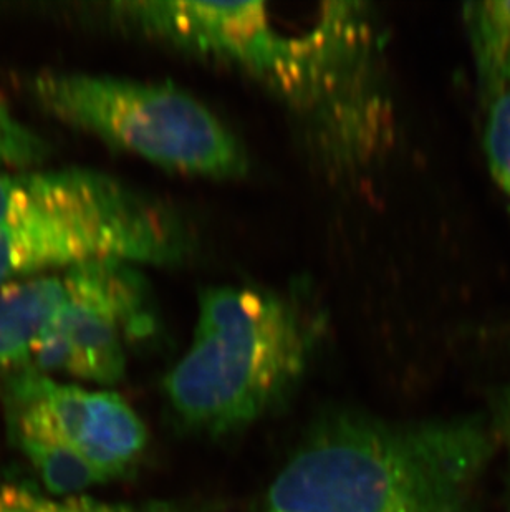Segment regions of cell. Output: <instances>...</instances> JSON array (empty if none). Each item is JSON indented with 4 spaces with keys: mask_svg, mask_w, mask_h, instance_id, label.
<instances>
[{
    "mask_svg": "<svg viewBox=\"0 0 510 512\" xmlns=\"http://www.w3.org/2000/svg\"><path fill=\"white\" fill-rule=\"evenodd\" d=\"M497 440L477 415L333 413L285 461L257 512H481Z\"/></svg>",
    "mask_w": 510,
    "mask_h": 512,
    "instance_id": "obj_1",
    "label": "cell"
},
{
    "mask_svg": "<svg viewBox=\"0 0 510 512\" xmlns=\"http://www.w3.org/2000/svg\"><path fill=\"white\" fill-rule=\"evenodd\" d=\"M188 252L176 214L108 174L0 170V287L97 261L176 264Z\"/></svg>",
    "mask_w": 510,
    "mask_h": 512,
    "instance_id": "obj_2",
    "label": "cell"
},
{
    "mask_svg": "<svg viewBox=\"0 0 510 512\" xmlns=\"http://www.w3.org/2000/svg\"><path fill=\"white\" fill-rule=\"evenodd\" d=\"M315 327L284 295L222 285L201 295L193 339L164 380L179 425L231 435L269 415L307 370Z\"/></svg>",
    "mask_w": 510,
    "mask_h": 512,
    "instance_id": "obj_3",
    "label": "cell"
},
{
    "mask_svg": "<svg viewBox=\"0 0 510 512\" xmlns=\"http://www.w3.org/2000/svg\"><path fill=\"white\" fill-rule=\"evenodd\" d=\"M27 90L55 120L154 165L214 179L246 173V153L232 131L173 83L42 70L27 80Z\"/></svg>",
    "mask_w": 510,
    "mask_h": 512,
    "instance_id": "obj_4",
    "label": "cell"
},
{
    "mask_svg": "<svg viewBox=\"0 0 510 512\" xmlns=\"http://www.w3.org/2000/svg\"><path fill=\"white\" fill-rule=\"evenodd\" d=\"M67 297L35 347L29 370L98 385L125 375L126 342L150 334V295L135 264L97 261L65 271Z\"/></svg>",
    "mask_w": 510,
    "mask_h": 512,
    "instance_id": "obj_5",
    "label": "cell"
},
{
    "mask_svg": "<svg viewBox=\"0 0 510 512\" xmlns=\"http://www.w3.org/2000/svg\"><path fill=\"white\" fill-rule=\"evenodd\" d=\"M118 19L196 54L226 60L264 78L285 95L302 85L310 68L307 37L280 32L262 2L146 0L113 5Z\"/></svg>",
    "mask_w": 510,
    "mask_h": 512,
    "instance_id": "obj_6",
    "label": "cell"
},
{
    "mask_svg": "<svg viewBox=\"0 0 510 512\" xmlns=\"http://www.w3.org/2000/svg\"><path fill=\"white\" fill-rule=\"evenodd\" d=\"M9 380L44 405L60 435L106 481L123 476L145 453V423L118 393L63 385L35 370Z\"/></svg>",
    "mask_w": 510,
    "mask_h": 512,
    "instance_id": "obj_7",
    "label": "cell"
},
{
    "mask_svg": "<svg viewBox=\"0 0 510 512\" xmlns=\"http://www.w3.org/2000/svg\"><path fill=\"white\" fill-rule=\"evenodd\" d=\"M7 397L15 411V436L45 488L57 496L73 494L106 483V478L93 468L53 423L44 405L14 383L7 382Z\"/></svg>",
    "mask_w": 510,
    "mask_h": 512,
    "instance_id": "obj_8",
    "label": "cell"
},
{
    "mask_svg": "<svg viewBox=\"0 0 510 512\" xmlns=\"http://www.w3.org/2000/svg\"><path fill=\"white\" fill-rule=\"evenodd\" d=\"M67 274H45L0 287V368L29 370L37 343L67 297Z\"/></svg>",
    "mask_w": 510,
    "mask_h": 512,
    "instance_id": "obj_9",
    "label": "cell"
},
{
    "mask_svg": "<svg viewBox=\"0 0 510 512\" xmlns=\"http://www.w3.org/2000/svg\"><path fill=\"white\" fill-rule=\"evenodd\" d=\"M462 20L484 105L510 92V0L467 2Z\"/></svg>",
    "mask_w": 510,
    "mask_h": 512,
    "instance_id": "obj_10",
    "label": "cell"
},
{
    "mask_svg": "<svg viewBox=\"0 0 510 512\" xmlns=\"http://www.w3.org/2000/svg\"><path fill=\"white\" fill-rule=\"evenodd\" d=\"M0 512H204L193 504L150 501L145 504H111L72 496L52 499L20 488L15 484H0Z\"/></svg>",
    "mask_w": 510,
    "mask_h": 512,
    "instance_id": "obj_11",
    "label": "cell"
},
{
    "mask_svg": "<svg viewBox=\"0 0 510 512\" xmlns=\"http://www.w3.org/2000/svg\"><path fill=\"white\" fill-rule=\"evenodd\" d=\"M52 145L15 115L0 95V170H34L44 165Z\"/></svg>",
    "mask_w": 510,
    "mask_h": 512,
    "instance_id": "obj_12",
    "label": "cell"
},
{
    "mask_svg": "<svg viewBox=\"0 0 510 512\" xmlns=\"http://www.w3.org/2000/svg\"><path fill=\"white\" fill-rule=\"evenodd\" d=\"M482 150L492 178L510 199V92L484 105Z\"/></svg>",
    "mask_w": 510,
    "mask_h": 512,
    "instance_id": "obj_13",
    "label": "cell"
},
{
    "mask_svg": "<svg viewBox=\"0 0 510 512\" xmlns=\"http://www.w3.org/2000/svg\"><path fill=\"white\" fill-rule=\"evenodd\" d=\"M492 426L497 436L506 441V445L510 443V383L496 393Z\"/></svg>",
    "mask_w": 510,
    "mask_h": 512,
    "instance_id": "obj_14",
    "label": "cell"
},
{
    "mask_svg": "<svg viewBox=\"0 0 510 512\" xmlns=\"http://www.w3.org/2000/svg\"><path fill=\"white\" fill-rule=\"evenodd\" d=\"M496 335H499V337H501L502 340H510V322L509 324L502 325V327H499V329H497Z\"/></svg>",
    "mask_w": 510,
    "mask_h": 512,
    "instance_id": "obj_15",
    "label": "cell"
},
{
    "mask_svg": "<svg viewBox=\"0 0 510 512\" xmlns=\"http://www.w3.org/2000/svg\"><path fill=\"white\" fill-rule=\"evenodd\" d=\"M507 446H509V483H510V443H507Z\"/></svg>",
    "mask_w": 510,
    "mask_h": 512,
    "instance_id": "obj_16",
    "label": "cell"
}]
</instances>
